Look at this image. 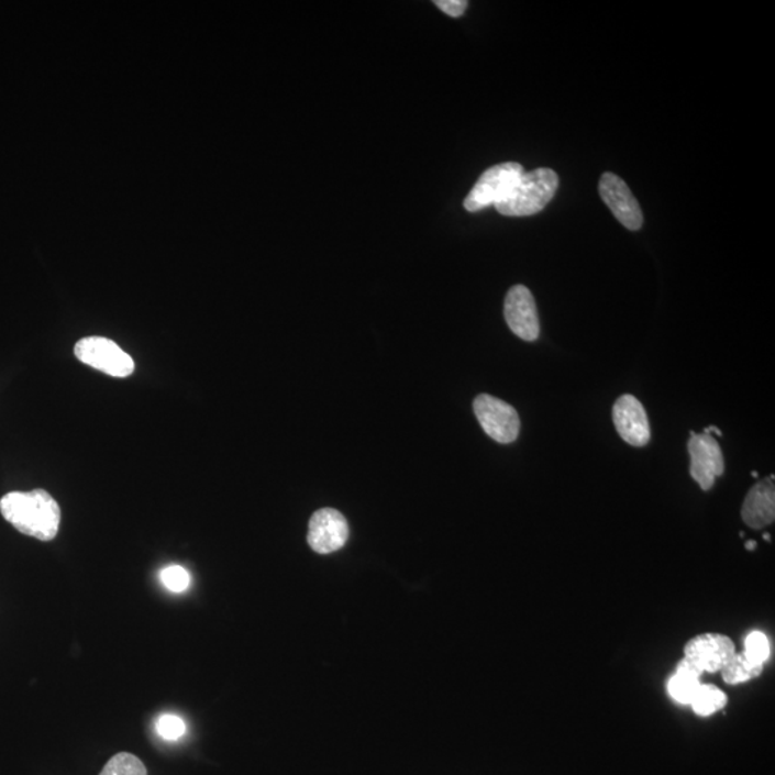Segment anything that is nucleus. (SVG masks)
I'll list each match as a JSON object with an SVG mask.
<instances>
[{
  "mask_svg": "<svg viewBox=\"0 0 775 775\" xmlns=\"http://www.w3.org/2000/svg\"><path fill=\"white\" fill-rule=\"evenodd\" d=\"M0 513L18 532L41 542H51L58 534L59 505L42 488L26 492H8L0 499Z\"/></svg>",
  "mask_w": 775,
  "mask_h": 775,
  "instance_id": "obj_1",
  "label": "nucleus"
},
{
  "mask_svg": "<svg viewBox=\"0 0 775 775\" xmlns=\"http://www.w3.org/2000/svg\"><path fill=\"white\" fill-rule=\"evenodd\" d=\"M558 187V176L552 168L524 173L496 210L507 218H528L540 213L551 203Z\"/></svg>",
  "mask_w": 775,
  "mask_h": 775,
  "instance_id": "obj_2",
  "label": "nucleus"
},
{
  "mask_svg": "<svg viewBox=\"0 0 775 775\" xmlns=\"http://www.w3.org/2000/svg\"><path fill=\"white\" fill-rule=\"evenodd\" d=\"M523 174L524 168L519 163H502L488 168L478 178L469 195L465 197V210H468L469 213H476L486 207L499 204L509 196Z\"/></svg>",
  "mask_w": 775,
  "mask_h": 775,
  "instance_id": "obj_3",
  "label": "nucleus"
},
{
  "mask_svg": "<svg viewBox=\"0 0 775 775\" xmlns=\"http://www.w3.org/2000/svg\"><path fill=\"white\" fill-rule=\"evenodd\" d=\"M74 352L82 364L101 370L110 377L126 378L134 374V359L125 351H122L114 341L107 340V337H82L75 345Z\"/></svg>",
  "mask_w": 775,
  "mask_h": 775,
  "instance_id": "obj_4",
  "label": "nucleus"
},
{
  "mask_svg": "<svg viewBox=\"0 0 775 775\" xmlns=\"http://www.w3.org/2000/svg\"><path fill=\"white\" fill-rule=\"evenodd\" d=\"M474 412L483 430L497 443L510 444L519 436L520 417L510 403L483 394L474 399Z\"/></svg>",
  "mask_w": 775,
  "mask_h": 775,
  "instance_id": "obj_5",
  "label": "nucleus"
},
{
  "mask_svg": "<svg viewBox=\"0 0 775 775\" xmlns=\"http://www.w3.org/2000/svg\"><path fill=\"white\" fill-rule=\"evenodd\" d=\"M688 451L690 477L698 483L704 491L711 490L717 477L722 476L723 469H726L720 444L711 434H706V432L695 434L694 431H690Z\"/></svg>",
  "mask_w": 775,
  "mask_h": 775,
  "instance_id": "obj_6",
  "label": "nucleus"
},
{
  "mask_svg": "<svg viewBox=\"0 0 775 775\" xmlns=\"http://www.w3.org/2000/svg\"><path fill=\"white\" fill-rule=\"evenodd\" d=\"M599 195L605 204L612 210L620 224L629 230H639L643 224V214L635 196L627 182L613 173H605L599 181Z\"/></svg>",
  "mask_w": 775,
  "mask_h": 775,
  "instance_id": "obj_7",
  "label": "nucleus"
},
{
  "mask_svg": "<svg viewBox=\"0 0 775 775\" xmlns=\"http://www.w3.org/2000/svg\"><path fill=\"white\" fill-rule=\"evenodd\" d=\"M505 318L514 335L533 342L540 335L538 308L532 292L523 285H516L505 300Z\"/></svg>",
  "mask_w": 775,
  "mask_h": 775,
  "instance_id": "obj_8",
  "label": "nucleus"
},
{
  "mask_svg": "<svg viewBox=\"0 0 775 775\" xmlns=\"http://www.w3.org/2000/svg\"><path fill=\"white\" fill-rule=\"evenodd\" d=\"M347 538L350 525L344 514L335 509L318 510L309 521L308 543L319 554L340 551Z\"/></svg>",
  "mask_w": 775,
  "mask_h": 775,
  "instance_id": "obj_9",
  "label": "nucleus"
},
{
  "mask_svg": "<svg viewBox=\"0 0 775 775\" xmlns=\"http://www.w3.org/2000/svg\"><path fill=\"white\" fill-rule=\"evenodd\" d=\"M684 657L697 665L702 672L722 671L723 666L737 654L734 642L721 633H702L685 645Z\"/></svg>",
  "mask_w": 775,
  "mask_h": 775,
  "instance_id": "obj_10",
  "label": "nucleus"
},
{
  "mask_svg": "<svg viewBox=\"0 0 775 775\" xmlns=\"http://www.w3.org/2000/svg\"><path fill=\"white\" fill-rule=\"evenodd\" d=\"M613 422L618 434L633 447H645L651 440L650 421L645 408L635 397H620L613 407Z\"/></svg>",
  "mask_w": 775,
  "mask_h": 775,
  "instance_id": "obj_11",
  "label": "nucleus"
},
{
  "mask_svg": "<svg viewBox=\"0 0 775 775\" xmlns=\"http://www.w3.org/2000/svg\"><path fill=\"white\" fill-rule=\"evenodd\" d=\"M742 520L749 528L759 530L775 519L774 476L755 484L746 495L741 510Z\"/></svg>",
  "mask_w": 775,
  "mask_h": 775,
  "instance_id": "obj_12",
  "label": "nucleus"
},
{
  "mask_svg": "<svg viewBox=\"0 0 775 775\" xmlns=\"http://www.w3.org/2000/svg\"><path fill=\"white\" fill-rule=\"evenodd\" d=\"M704 672L693 664L687 657L680 660L676 665L674 675L668 680V693L676 702L689 706L701 687V676Z\"/></svg>",
  "mask_w": 775,
  "mask_h": 775,
  "instance_id": "obj_13",
  "label": "nucleus"
},
{
  "mask_svg": "<svg viewBox=\"0 0 775 775\" xmlns=\"http://www.w3.org/2000/svg\"><path fill=\"white\" fill-rule=\"evenodd\" d=\"M764 665L754 664L744 654H735L722 668V678L728 685H739L759 678Z\"/></svg>",
  "mask_w": 775,
  "mask_h": 775,
  "instance_id": "obj_14",
  "label": "nucleus"
},
{
  "mask_svg": "<svg viewBox=\"0 0 775 775\" xmlns=\"http://www.w3.org/2000/svg\"><path fill=\"white\" fill-rule=\"evenodd\" d=\"M727 702V694L716 685H701L689 706L693 707L697 716L709 717L726 708Z\"/></svg>",
  "mask_w": 775,
  "mask_h": 775,
  "instance_id": "obj_15",
  "label": "nucleus"
},
{
  "mask_svg": "<svg viewBox=\"0 0 775 775\" xmlns=\"http://www.w3.org/2000/svg\"><path fill=\"white\" fill-rule=\"evenodd\" d=\"M100 775H147V768L135 755L121 753L108 761Z\"/></svg>",
  "mask_w": 775,
  "mask_h": 775,
  "instance_id": "obj_16",
  "label": "nucleus"
},
{
  "mask_svg": "<svg viewBox=\"0 0 775 775\" xmlns=\"http://www.w3.org/2000/svg\"><path fill=\"white\" fill-rule=\"evenodd\" d=\"M742 654L754 664L764 665L770 660V655H772V646H770L767 635L760 631L751 632L745 638L744 652Z\"/></svg>",
  "mask_w": 775,
  "mask_h": 775,
  "instance_id": "obj_17",
  "label": "nucleus"
},
{
  "mask_svg": "<svg viewBox=\"0 0 775 775\" xmlns=\"http://www.w3.org/2000/svg\"><path fill=\"white\" fill-rule=\"evenodd\" d=\"M159 577H162L163 585L174 594H181V591L189 589L190 575L185 567L168 566L164 568Z\"/></svg>",
  "mask_w": 775,
  "mask_h": 775,
  "instance_id": "obj_18",
  "label": "nucleus"
},
{
  "mask_svg": "<svg viewBox=\"0 0 775 775\" xmlns=\"http://www.w3.org/2000/svg\"><path fill=\"white\" fill-rule=\"evenodd\" d=\"M157 731L159 737H163L164 740L176 741L185 735L186 723L180 717L166 713V716L158 718Z\"/></svg>",
  "mask_w": 775,
  "mask_h": 775,
  "instance_id": "obj_19",
  "label": "nucleus"
},
{
  "mask_svg": "<svg viewBox=\"0 0 775 775\" xmlns=\"http://www.w3.org/2000/svg\"><path fill=\"white\" fill-rule=\"evenodd\" d=\"M434 3L436 8L453 18L462 16L468 7V2L465 0H435Z\"/></svg>",
  "mask_w": 775,
  "mask_h": 775,
  "instance_id": "obj_20",
  "label": "nucleus"
},
{
  "mask_svg": "<svg viewBox=\"0 0 775 775\" xmlns=\"http://www.w3.org/2000/svg\"><path fill=\"white\" fill-rule=\"evenodd\" d=\"M755 546H757L755 542H746L745 544L746 551H754Z\"/></svg>",
  "mask_w": 775,
  "mask_h": 775,
  "instance_id": "obj_21",
  "label": "nucleus"
},
{
  "mask_svg": "<svg viewBox=\"0 0 775 775\" xmlns=\"http://www.w3.org/2000/svg\"><path fill=\"white\" fill-rule=\"evenodd\" d=\"M764 540H767L768 542V540H772V538H770V534H764Z\"/></svg>",
  "mask_w": 775,
  "mask_h": 775,
  "instance_id": "obj_22",
  "label": "nucleus"
},
{
  "mask_svg": "<svg viewBox=\"0 0 775 775\" xmlns=\"http://www.w3.org/2000/svg\"><path fill=\"white\" fill-rule=\"evenodd\" d=\"M753 477H759V473H757V472H753Z\"/></svg>",
  "mask_w": 775,
  "mask_h": 775,
  "instance_id": "obj_23",
  "label": "nucleus"
}]
</instances>
